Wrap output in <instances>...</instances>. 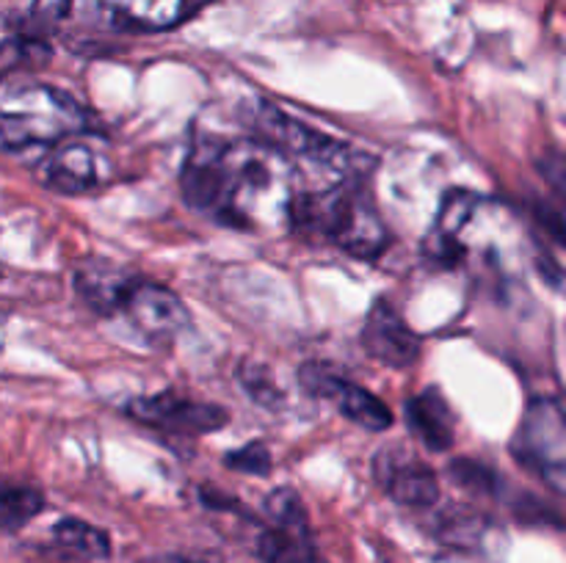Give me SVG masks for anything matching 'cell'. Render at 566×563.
Wrapping results in <instances>:
<instances>
[{"mask_svg": "<svg viewBox=\"0 0 566 563\" xmlns=\"http://www.w3.org/2000/svg\"><path fill=\"white\" fill-rule=\"evenodd\" d=\"M70 0H0V17L20 31L33 33L55 25L66 14Z\"/></svg>", "mask_w": 566, "mask_h": 563, "instance_id": "17", "label": "cell"}, {"mask_svg": "<svg viewBox=\"0 0 566 563\" xmlns=\"http://www.w3.org/2000/svg\"><path fill=\"white\" fill-rule=\"evenodd\" d=\"M180 188L193 210L241 230L287 224L291 174L271 144L199 138L182 166Z\"/></svg>", "mask_w": 566, "mask_h": 563, "instance_id": "1", "label": "cell"}, {"mask_svg": "<svg viewBox=\"0 0 566 563\" xmlns=\"http://www.w3.org/2000/svg\"><path fill=\"white\" fill-rule=\"evenodd\" d=\"M55 544L64 546L66 552H75L81 557H108L111 541L108 533H103L94 524L83 522V519H61L53 528Z\"/></svg>", "mask_w": 566, "mask_h": 563, "instance_id": "18", "label": "cell"}, {"mask_svg": "<svg viewBox=\"0 0 566 563\" xmlns=\"http://www.w3.org/2000/svg\"><path fill=\"white\" fill-rule=\"evenodd\" d=\"M133 285H136V276L99 259H88L75 270L77 296L99 315H122Z\"/></svg>", "mask_w": 566, "mask_h": 563, "instance_id": "13", "label": "cell"}, {"mask_svg": "<svg viewBox=\"0 0 566 563\" xmlns=\"http://www.w3.org/2000/svg\"><path fill=\"white\" fill-rule=\"evenodd\" d=\"M127 414L144 425H153L169 434H210L227 425V408L205 401H188V397L175 395V392H160L149 397H133L127 403Z\"/></svg>", "mask_w": 566, "mask_h": 563, "instance_id": "9", "label": "cell"}, {"mask_svg": "<svg viewBox=\"0 0 566 563\" xmlns=\"http://www.w3.org/2000/svg\"><path fill=\"white\" fill-rule=\"evenodd\" d=\"M116 22L138 31H166L191 20L213 0H99Z\"/></svg>", "mask_w": 566, "mask_h": 563, "instance_id": "12", "label": "cell"}, {"mask_svg": "<svg viewBox=\"0 0 566 563\" xmlns=\"http://www.w3.org/2000/svg\"><path fill=\"white\" fill-rule=\"evenodd\" d=\"M481 199L470 191H451L440 204V215H437L434 226H431L429 237H440V241L462 243V230L473 221L475 210H479Z\"/></svg>", "mask_w": 566, "mask_h": 563, "instance_id": "19", "label": "cell"}, {"mask_svg": "<svg viewBox=\"0 0 566 563\" xmlns=\"http://www.w3.org/2000/svg\"><path fill=\"white\" fill-rule=\"evenodd\" d=\"M166 563H221V561H216V557L210 555H175Z\"/></svg>", "mask_w": 566, "mask_h": 563, "instance_id": "25", "label": "cell"}, {"mask_svg": "<svg viewBox=\"0 0 566 563\" xmlns=\"http://www.w3.org/2000/svg\"><path fill=\"white\" fill-rule=\"evenodd\" d=\"M44 508V495L36 486L20 484L0 475V528H22Z\"/></svg>", "mask_w": 566, "mask_h": 563, "instance_id": "16", "label": "cell"}, {"mask_svg": "<svg viewBox=\"0 0 566 563\" xmlns=\"http://www.w3.org/2000/svg\"><path fill=\"white\" fill-rule=\"evenodd\" d=\"M512 450L547 489L566 497V408L556 397H534L525 406Z\"/></svg>", "mask_w": 566, "mask_h": 563, "instance_id": "4", "label": "cell"}, {"mask_svg": "<svg viewBox=\"0 0 566 563\" xmlns=\"http://www.w3.org/2000/svg\"><path fill=\"white\" fill-rule=\"evenodd\" d=\"M227 467L238 469L243 475H258V478H263V475L271 472V453L263 442H252V445L241 447V450H232L227 456Z\"/></svg>", "mask_w": 566, "mask_h": 563, "instance_id": "21", "label": "cell"}, {"mask_svg": "<svg viewBox=\"0 0 566 563\" xmlns=\"http://www.w3.org/2000/svg\"><path fill=\"white\" fill-rule=\"evenodd\" d=\"M260 132H263L265 144L280 149L282 155H293V158L313 160L318 166H329V169L343 171V174H357L354 163H357V155L340 144L337 138L326 136V132L307 127L304 121L293 119V116L282 114L274 105H260L258 116Z\"/></svg>", "mask_w": 566, "mask_h": 563, "instance_id": "5", "label": "cell"}, {"mask_svg": "<svg viewBox=\"0 0 566 563\" xmlns=\"http://www.w3.org/2000/svg\"><path fill=\"white\" fill-rule=\"evenodd\" d=\"M103 160L75 136L50 147V155L39 166V177L48 188L59 193H86L103 182Z\"/></svg>", "mask_w": 566, "mask_h": 563, "instance_id": "11", "label": "cell"}, {"mask_svg": "<svg viewBox=\"0 0 566 563\" xmlns=\"http://www.w3.org/2000/svg\"><path fill=\"white\" fill-rule=\"evenodd\" d=\"M238 381H241V386L247 390V395L252 397L254 403H260V406L276 408L282 403L280 386L274 384L269 370L260 368V364H243V368H238Z\"/></svg>", "mask_w": 566, "mask_h": 563, "instance_id": "20", "label": "cell"}, {"mask_svg": "<svg viewBox=\"0 0 566 563\" xmlns=\"http://www.w3.org/2000/svg\"><path fill=\"white\" fill-rule=\"evenodd\" d=\"M86 130V114L61 88L36 81H0V144L6 149L55 147Z\"/></svg>", "mask_w": 566, "mask_h": 563, "instance_id": "3", "label": "cell"}, {"mask_svg": "<svg viewBox=\"0 0 566 563\" xmlns=\"http://www.w3.org/2000/svg\"><path fill=\"white\" fill-rule=\"evenodd\" d=\"M287 226L307 241L324 237L359 259L379 257L390 243L385 221L354 177L326 191L293 193Z\"/></svg>", "mask_w": 566, "mask_h": 563, "instance_id": "2", "label": "cell"}, {"mask_svg": "<svg viewBox=\"0 0 566 563\" xmlns=\"http://www.w3.org/2000/svg\"><path fill=\"white\" fill-rule=\"evenodd\" d=\"M271 524L260 533L258 555L263 563H315L310 517L293 489L271 491L265 500Z\"/></svg>", "mask_w": 566, "mask_h": 563, "instance_id": "6", "label": "cell"}, {"mask_svg": "<svg viewBox=\"0 0 566 563\" xmlns=\"http://www.w3.org/2000/svg\"><path fill=\"white\" fill-rule=\"evenodd\" d=\"M536 166H539L542 177L551 182V188H556V191H562L566 196V155L545 152L536 160Z\"/></svg>", "mask_w": 566, "mask_h": 563, "instance_id": "24", "label": "cell"}, {"mask_svg": "<svg viewBox=\"0 0 566 563\" xmlns=\"http://www.w3.org/2000/svg\"><path fill=\"white\" fill-rule=\"evenodd\" d=\"M381 478L392 500L407 508H429L440 500L437 475L426 464H392V469H387Z\"/></svg>", "mask_w": 566, "mask_h": 563, "instance_id": "15", "label": "cell"}, {"mask_svg": "<svg viewBox=\"0 0 566 563\" xmlns=\"http://www.w3.org/2000/svg\"><path fill=\"white\" fill-rule=\"evenodd\" d=\"M122 315L153 346H169L191 326V312L182 298L169 287L147 279H136L127 293Z\"/></svg>", "mask_w": 566, "mask_h": 563, "instance_id": "8", "label": "cell"}, {"mask_svg": "<svg viewBox=\"0 0 566 563\" xmlns=\"http://www.w3.org/2000/svg\"><path fill=\"white\" fill-rule=\"evenodd\" d=\"M0 276H3V268H0Z\"/></svg>", "mask_w": 566, "mask_h": 563, "instance_id": "26", "label": "cell"}, {"mask_svg": "<svg viewBox=\"0 0 566 563\" xmlns=\"http://www.w3.org/2000/svg\"><path fill=\"white\" fill-rule=\"evenodd\" d=\"M298 384L315 397H324L337 406V412L346 419L357 423L365 431H387L392 425L390 408L385 401L368 392L365 386L354 384V381L343 379L335 373V368L324 362H307L298 370Z\"/></svg>", "mask_w": 566, "mask_h": 563, "instance_id": "7", "label": "cell"}, {"mask_svg": "<svg viewBox=\"0 0 566 563\" xmlns=\"http://www.w3.org/2000/svg\"><path fill=\"white\" fill-rule=\"evenodd\" d=\"M451 475L457 478L459 486H464V489H473V491H495L497 486V478L495 472H492L490 467H484V464L473 461V458H459L457 464H451Z\"/></svg>", "mask_w": 566, "mask_h": 563, "instance_id": "22", "label": "cell"}, {"mask_svg": "<svg viewBox=\"0 0 566 563\" xmlns=\"http://www.w3.org/2000/svg\"><path fill=\"white\" fill-rule=\"evenodd\" d=\"M363 346L368 357L392 370L412 368L420 357V337L398 312L396 304L385 301V298H379L365 318Z\"/></svg>", "mask_w": 566, "mask_h": 563, "instance_id": "10", "label": "cell"}, {"mask_svg": "<svg viewBox=\"0 0 566 563\" xmlns=\"http://www.w3.org/2000/svg\"><path fill=\"white\" fill-rule=\"evenodd\" d=\"M534 219L542 226L547 237H551L553 246L566 257V210L556 208V204L536 202L534 204Z\"/></svg>", "mask_w": 566, "mask_h": 563, "instance_id": "23", "label": "cell"}, {"mask_svg": "<svg viewBox=\"0 0 566 563\" xmlns=\"http://www.w3.org/2000/svg\"><path fill=\"white\" fill-rule=\"evenodd\" d=\"M407 423L429 450L440 453L453 445V425H457V419H453L446 395L434 390V386H429V390L420 392V395H415L407 403Z\"/></svg>", "mask_w": 566, "mask_h": 563, "instance_id": "14", "label": "cell"}]
</instances>
